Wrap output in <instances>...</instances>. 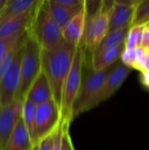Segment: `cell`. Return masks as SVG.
I'll list each match as a JSON object with an SVG mask.
<instances>
[{"mask_svg": "<svg viewBox=\"0 0 149 150\" xmlns=\"http://www.w3.org/2000/svg\"><path fill=\"white\" fill-rule=\"evenodd\" d=\"M76 48L77 47L63 41L52 49L41 50L42 71L48 80L54 101L60 110L64 84L71 69Z\"/></svg>", "mask_w": 149, "mask_h": 150, "instance_id": "cell-1", "label": "cell"}, {"mask_svg": "<svg viewBox=\"0 0 149 150\" xmlns=\"http://www.w3.org/2000/svg\"><path fill=\"white\" fill-rule=\"evenodd\" d=\"M41 50H49L62 43V29L54 21L47 0H38L27 31Z\"/></svg>", "mask_w": 149, "mask_h": 150, "instance_id": "cell-2", "label": "cell"}, {"mask_svg": "<svg viewBox=\"0 0 149 150\" xmlns=\"http://www.w3.org/2000/svg\"><path fill=\"white\" fill-rule=\"evenodd\" d=\"M114 65L102 71H94L91 69L85 76H83L82 84L72 107V121L82 113L86 112L98 105L97 99L99 94L109 73L113 69Z\"/></svg>", "mask_w": 149, "mask_h": 150, "instance_id": "cell-3", "label": "cell"}, {"mask_svg": "<svg viewBox=\"0 0 149 150\" xmlns=\"http://www.w3.org/2000/svg\"><path fill=\"white\" fill-rule=\"evenodd\" d=\"M42 71L41 49L37 43L28 37L24 45V54L20 69V83L15 99L24 102L26 95Z\"/></svg>", "mask_w": 149, "mask_h": 150, "instance_id": "cell-4", "label": "cell"}, {"mask_svg": "<svg viewBox=\"0 0 149 150\" xmlns=\"http://www.w3.org/2000/svg\"><path fill=\"white\" fill-rule=\"evenodd\" d=\"M85 62V52L82 46L77 47L74 61L67 76L63 92L61 107V121L71 124V112L75 99L79 92L83 76V66Z\"/></svg>", "mask_w": 149, "mask_h": 150, "instance_id": "cell-5", "label": "cell"}, {"mask_svg": "<svg viewBox=\"0 0 149 150\" xmlns=\"http://www.w3.org/2000/svg\"><path fill=\"white\" fill-rule=\"evenodd\" d=\"M112 2L102 1L99 9L94 14L86 15L85 31L81 46L84 52L90 54V57L108 33Z\"/></svg>", "mask_w": 149, "mask_h": 150, "instance_id": "cell-6", "label": "cell"}, {"mask_svg": "<svg viewBox=\"0 0 149 150\" xmlns=\"http://www.w3.org/2000/svg\"><path fill=\"white\" fill-rule=\"evenodd\" d=\"M61 110L51 99L46 103L37 105L35 116V143L54 133L61 123Z\"/></svg>", "mask_w": 149, "mask_h": 150, "instance_id": "cell-7", "label": "cell"}, {"mask_svg": "<svg viewBox=\"0 0 149 150\" xmlns=\"http://www.w3.org/2000/svg\"><path fill=\"white\" fill-rule=\"evenodd\" d=\"M24 45L25 43L18 48L11 65L0 80V99L2 106L11 105L14 101L18 92L20 83V69L24 54Z\"/></svg>", "mask_w": 149, "mask_h": 150, "instance_id": "cell-8", "label": "cell"}, {"mask_svg": "<svg viewBox=\"0 0 149 150\" xmlns=\"http://www.w3.org/2000/svg\"><path fill=\"white\" fill-rule=\"evenodd\" d=\"M138 1H113L110 14L109 31L131 27Z\"/></svg>", "mask_w": 149, "mask_h": 150, "instance_id": "cell-9", "label": "cell"}, {"mask_svg": "<svg viewBox=\"0 0 149 150\" xmlns=\"http://www.w3.org/2000/svg\"><path fill=\"white\" fill-rule=\"evenodd\" d=\"M132 70V69L126 67L123 63H116L105 82L97 99V105L111 98L121 87Z\"/></svg>", "mask_w": 149, "mask_h": 150, "instance_id": "cell-10", "label": "cell"}, {"mask_svg": "<svg viewBox=\"0 0 149 150\" xmlns=\"http://www.w3.org/2000/svg\"><path fill=\"white\" fill-rule=\"evenodd\" d=\"M86 25V10L84 7L62 29L63 40L68 45L79 47L82 44Z\"/></svg>", "mask_w": 149, "mask_h": 150, "instance_id": "cell-11", "label": "cell"}, {"mask_svg": "<svg viewBox=\"0 0 149 150\" xmlns=\"http://www.w3.org/2000/svg\"><path fill=\"white\" fill-rule=\"evenodd\" d=\"M33 8L2 23L0 25V39L13 38L26 33L32 21Z\"/></svg>", "mask_w": 149, "mask_h": 150, "instance_id": "cell-12", "label": "cell"}, {"mask_svg": "<svg viewBox=\"0 0 149 150\" xmlns=\"http://www.w3.org/2000/svg\"><path fill=\"white\" fill-rule=\"evenodd\" d=\"M35 145L21 118L18 120L3 150H32Z\"/></svg>", "mask_w": 149, "mask_h": 150, "instance_id": "cell-13", "label": "cell"}, {"mask_svg": "<svg viewBox=\"0 0 149 150\" xmlns=\"http://www.w3.org/2000/svg\"><path fill=\"white\" fill-rule=\"evenodd\" d=\"M25 99L30 100L35 105H40L53 98V93L48 80L43 71L31 86Z\"/></svg>", "mask_w": 149, "mask_h": 150, "instance_id": "cell-14", "label": "cell"}, {"mask_svg": "<svg viewBox=\"0 0 149 150\" xmlns=\"http://www.w3.org/2000/svg\"><path fill=\"white\" fill-rule=\"evenodd\" d=\"M21 119L18 116L12 103L0 109V147L2 150L5 147L18 120Z\"/></svg>", "mask_w": 149, "mask_h": 150, "instance_id": "cell-15", "label": "cell"}, {"mask_svg": "<svg viewBox=\"0 0 149 150\" xmlns=\"http://www.w3.org/2000/svg\"><path fill=\"white\" fill-rule=\"evenodd\" d=\"M124 49H125V43L116 47L105 50L102 53L91 56L90 58L91 69L94 71H102L112 67L120 58Z\"/></svg>", "mask_w": 149, "mask_h": 150, "instance_id": "cell-16", "label": "cell"}, {"mask_svg": "<svg viewBox=\"0 0 149 150\" xmlns=\"http://www.w3.org/2000/svg\"><path fill=\"white\" fill-rule=\"evenodd\" d=\"M129 29H130V27H124V28L118 29V30L112 31L111 33H108L107 35L103 39V40L101 41V43L97 47V49L95 50V52L92 54L91 56L97 54L99 53H102L105 50L116 47L121 44H124Z\"/></svg>", "mask_w": 149, "mask_h": 150, "instance_id": "cell-17", "label": "cell"}, {"mask_svg": "<svg viewBox=\"0 0 149 150\" xmlns=\"http://www.w3.org/2000/svg\"><path fill=\"white\" fill-rule=\"evenodd\" d=\"M51 14L57 23V25L63 29L66 25L83 8L81 9H68L57 4L54 0H47Z\"/></svg>", "mask_w": 149, "mask_h": 150, "instance_id": "cell-18", "label": "cell"}, {"mask_svg": "<svg viewBox=\"0 0 149 150\" xmlns=\"http://www.w3.org/2000/svg\"><path fill=\"white\" fill-rule=\"evenodd\" d=\"M143 49L141 47L132 49V50H126L121 54L120 59L122 63L126 67L132 69L140 70L141 73L144 72L143 69Z\"/></svg>", "mask_w": 149, "mask_h": 150, "instance_id": "cell-19", "label": "cell"}, {"mask_svg": "<svg viewBox=\"0 0 149 150\" xmlns=\"http://www.w3.org/2000/svg\"><path fill=\"white\" fill-rule=\"evenodd\" d=\"M36 109L37 105H35L32 102L28 99L24 101V107L22 112V120L24 124L28 130V133L31 136V139L34 144L35 143V135H34V129H35V116H36Z\"/></svg>", "mask_w": 149, "mask_h": 150, "instance_id": "cell-20", "label": "cell"}, {"mask_svg": "<svg viewBox=\"0 0 149 150\" xmlns=\"http://www.w3.org/2000/svg\"><path fill=\"white\" fill-rule=\"evenodd\" d=\"M149 23V0H139L136 5L132 26L147 25Z\"/></svg>", "mask_w": 149, "mask_h": 150, "instance_id": "cell-21", "label": "cell"}, {"mask_svg": "<svg viewBox=\"0 0 149 150\" xmlns=\"http://www.w3.org/2000/svg\"><path fill=\"white\" fill-rule=\"evenodd\" d=\"M27 37V32L13 37V38H9V39H0V61L7 54V53L18 43L22 41Z\"/></svg>", "mask_w": 149, "mask_h": 150, "instance_id": "cell-22", "label": "cell"}, {"mask_svg": "<svg viewBox=\"0 0 149 150\" xmlns=\"http://www.w3.org/2000/svg\"><path fill=\"white\" fill-rule=\"evenodd\" d=\"M26 39H27V37L25 40H23L22 41H20L19 43H18L16 46H14L7 53V54L0 61V80L2 78V76H4V74L6 72V70L8 69L9 66L11 65V62H12V60H13V58H14V56H15V54L17 53V51L25 43V41L26 40Z\"/></svg>", "mask_w": 149, "mask_h": 150, "instance_id": "cell-23", "label": "cell"}, {"mask_svg": "<svg viewBox=\"0 0 149 150\" xmlns=\"http://www.w3.org/2000/svg\"><path fill=\"white\" fill-rule=\"evenodd\" d=\"M62 136H61V150H76L70 134H69V126L70 124L62 122Z\"/></svg>", "mask_w": 149, "mask_h": 150, "instance_id": "cell-24", "label": "cell"}, {"mask_svg": "<svg viewBox=\"0 0 149 150\" xmlns=\"http://www.w3.org/2000/svg\"><path fill=\"white\" fill-rule=\"evenodd\" d=\"M57 4L68 9H81L85 5V0H54Z\"/></svg>", "mask_w": 149, "mask_h": 150, "instance_id": "cell-25", "label": "cell"}, {"mask_svg": "<svg viewBox=\"0 0 149 150\" xmlns=\"http://www.w3.org/2000/svg\"><path fill=\"white\" fill-rule=\"evenodd\" d=\"M56 130L52 133L51 134L47 135L44 139L39 142L38 147L39 150H53L54 149V137H55Z\"/></svg>", "mask_w": 149, "mask_h": 150, "instance_id": "cell-26", "label": "cell"}, {"mask_svg": "<svg viewBox=\"0 0 149 150\" xmlns=\"http://www.w3.org/2000/svg\"><path fill=\"white\" fill-rule=\"evenodd\" d=\"M62 127H63V124H62V121H61L58 128L56 129L53 150H61V136H62Z\"/></svg>", "mask_w": 149, "mask_h": 150, "instance_id": "cell-27", "label": "cell"}, {"mask_svg": "<svg viewBox=\"0 0 149 150\" xmlns=\"http://www.w3.org/2000/svg\"><path fill=\"white\" fill-rule=\"evenodd\" d=\"M141 47L143 50H148L149 49V27L147 25H144V28H143Z\"/></svg>", "mask_w": 149, "mask_h": 150, "instance_id": "cell-28", "label": "cell"}, {"mask_svg": "<svg viewBox=\"0 0 149 150\" xmlns=\"http://www.w3.org/2000/svg\"><path fill=\"white\" fill-rule=\"evenodd\" d=\"M143 69L145 71H149V49L143 50Z\"/></svg>", "mask_w": 149, "mask_h": 150, "instance_id": "cell-29", "label": "cell"}, {"mask_svg": "<svg viewBox=\"0 0 149 150\" xmlns=\"http://www.w3.org/2000/svg\"><path fill=\"white\" fill-rule=\"evenodd\" d=\"M141 81L144 86L149 89V71H145L141 74Z\"/></svg>", "mask_w": 149, "mask_h": 150, "instance_id": "cell-30", "label": "cell"}, {"mask_svg": "<svg viewBox=\"0 0 149 150\" xmlns=\"http://www.w3.org/2000/svg\"><path fill=\"white\" fill-rule=\"evenodd\" d=\"M7 3H8V0H0V13L2 12V11L4 10Z\"/></svg>", "mask_w": 149, "mask_h": 150, "instance_id": "cell-31", "label": "cell"}, {"mask_svg": "<svg viewBox=\"0 0 149 150\" xmlns=\"http://www.w3.org/2000/svg\"><path fill=\"white\" fill-rule=\"evenodd\" d=\"M32 150H39V147H38V144H36L34 147H33V149Z\"/></svg>", "mask_w": 149, "mask_h": 150, "instance_id": "cell-32", "label": "cell"}, {"mask_svg": "<svg viewBox=\"0 0 149 150\" xmlns=\"http://www.w3.org/2000/svg\"><path fill=\"white\" fill-rule=\"evenodd\" d=\"M1 107H2V105H1V99H0V109H1Z\"/></svg>", "mask_w": 149, "mask_h": 150, "instance_id": "cell-33", "label": "cell"}, {"mask_svg": "<svg viewBox=\"0 0 149 150\" xmlns=\"http://www.w3.org/2000/svg\"><path fill=\"white\" fill-rule=\"evenodd\" d=\"M147 26H148V27H149V23H148V25H147Z\"/></svg>", "mask_w": 149, "mask_h": 150, "instance_id": "cell-34", "label": "cell"}, {"mask_svg": "<svg viewBox=\"0 0 149 150\" xmlns=\"http://www.w3.org/2000/svg\"><path fill=\"white\" fill-rule=\"evenodd\" d=\"M0 150H2V149H1V147H0Z\"/></svg>", "mask_w": 149, "mask_h": 150, "instance_id": "cell-35", "label": "cell"}]
</instances>
